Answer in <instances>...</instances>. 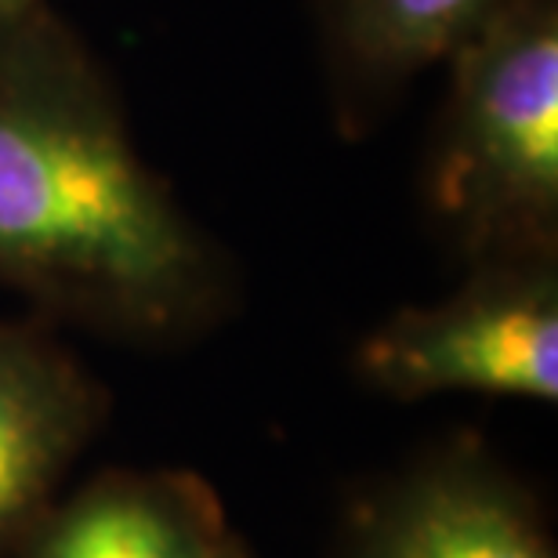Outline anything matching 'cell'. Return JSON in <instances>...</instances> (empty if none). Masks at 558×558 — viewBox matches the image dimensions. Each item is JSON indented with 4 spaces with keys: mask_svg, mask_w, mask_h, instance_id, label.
I'll list each match as a JSON object with an SVG mask.
<instances>
[{
    "mask_svg": "<svg viewBox=\"0 0 558 558\" xmlns=\"http://www.w3.org/2000/svg\"><path fill=\"white\" fill-rule=\"evenodd\" d=\"M40 4H48V0H0V22L26 15V11L40 8Z\"/></svg>",
    "mask_w": 558,
    "mask_h": 558,
    "instance_id": "ba28073f",
    "label": "cell"
},
{
    "mask_svg": "<svg viewBox=\"0 0 558 558\" xmlns=\"http://www.w3.org/2000/svg\"><path fill=\"white\" fill-rule=\"evenodd\" d=\"M355 374L399 403L494 396L555 407L558 254L468 265L435 305H410L355 344Z\"/></svg>",
    "mask_w": 558,
    "mask_h": 558,
    "instance_id": "3957f363",
    "label": "cell"
},
{
    "mask_svg": "<svg viewBox=\"0 0 558 558\" xmlns=\"http://www.w3.org/2000/svg\"><path fill=\"white\" fill-rule=\"evenodd\" d=\"M109 414V392L48 319H0V558H11Z\"/></svg>",
    "mask_w": 558,
    "mask_h": 558,
    "instance_id": "5b68a950",
    "label": "cell"
},
{
    "mask_svg": "<svg viewBox=\"0 0 558 558\" xmlns=\"http://www.w3.org/2000/svg\"><path fill=\"white\" fill-rule=\"evenodd\" d=\"M505 0H316L333 113L363 135L410 81L446 62Z\"/></svg>",
    "mask_w": 558,
    "mask_h": 558,
    "instance_id": "52a82bcc",
    "label": "cell"
},
{
    "mask_svg": "<svg viewBox=\"0 0 558 558\" xmlns=\"http://www.w3.org/2000/svg\"><path fill=\"white\" fill-rule=\"evenodd\" d=\"M232 537L204 475L113 468L54 500L11 558H226Z\"/></svg>",
    "mask_w": 558,
    "mask_h": 558,
    "instance_id": "8992f818",
    "label": "cell"
},
{
    "mask_svg": "<svg viewBox=\"0 0 558 558\" xmlns=\"http://www.w3.org/2000/svg\"><path fill=\"white\" fill-rule=\"evenodd\" d=\"M0 287L48 323L182 344L236 279L142 160L106 65L48 4L0 22Z\"/></svg>",
    "mask_w": 558,
    "mask_h": 558,
    "instance_id": "6da1fadb",
    "label": "cell"
},
{
    "mask_svg": "<svg viewBox=\"0 0 558 558\" xmlns=\"http://www.w3.org/2000/svg\"><path fill=\"white\" fill-rule=\"evenodd\" d=\"M446 62L432 221L468 265L558 254V0H505Z\"/></svg>",
    "mask_w": 558,
    "mask_h": 558,
    "instance_id": "7a4b0ae2",
    "label": "cell"
},
{
    "mask_svg": "<svg viewBox=\"0 0 558 558\" xmlns=\"http://www.w3.org/2000/svg\"><path fill=\"white\" fill-rule=\"evenodd\" d=\"M349 558H558L537 500L478 435H453L360 500Z\"/></svg>",
    "mask_w": 558,
    "mask_h": 558,
    "instance_id": "277c9868",
    "label": "cell"
},
{
    "mask_svg": "<svg viewBox=\"0 0 558 558\" xmlns=\"http://www.w3.org/2000/svg\"><path fill=\"white\" fill-rule=\"evenodd\" d=\"M226 558H251L247 544H243L240 537H232V544H229V548H226Z\"/></svg>",
    "mask_w": 558,
    "mask_h": 558,
    "instance_id": "9c48e42d",
    "label": "cell"
}]
</instances>
